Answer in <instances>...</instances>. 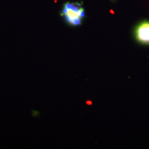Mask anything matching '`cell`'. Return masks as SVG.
<instances>
[{"label": "cell", "mask_w": 149, "mask_h": 149, "mask_svg": "<svg viewBox=\"0 0 149 149\" xmlns=\"http://www.w3.org/2000/svg\"><path fill=\"white\" fill-rule=\"evenodd\" d=\"M135 37L139 43L144 45L149 44V22L139 23L135 29Z\"/></svg>", "instance_id": "obj_2"}, {"label": "cell", "mask_w": 149, "mask_h": 149, "mask_svg": "<svg viewBox=\"0 0 149 149\" xmlns=\"http://www.w3.org/2000/svg\"><path fill=\"white\" fill-rule=\"evenodd\" d=\"M61 15L70 25L78 26L81 24L85 13L80 3L68 2L64 6Z\"/></svg>", "instance_id": "obj_1"}]
</instances>
